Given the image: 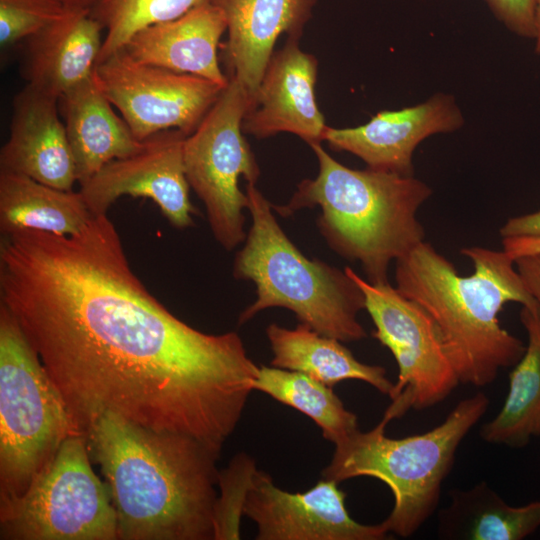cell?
I'll use <instances>...</instances> for the list:
<instances>
[{
	"label": "cell",
	"instance_id": "obj_28",
	"mask_svg": "<svg viewBox=\"0 0 540 540\" xmlns=\"http://www.w3.org/2000/svg\"><path fill=\"white\" fill-rule=\"evenodd\" d=\"M68 11L58 0H0L1 47L28 39Z\"/></svg>",
	"mask_w": 540,
	"mask_h": 540
},
{
	"label": "cell",
	"instance_id": "obj_26",
	"mask_svg": "<svg viewBox=\"0 0 540 540\" xmlns=\"http://www.w3.org/2000/svg\"><path fill=\"white\" fill-rule=\"evenodd\" d=\"M202 1L98 0L90 11L106 30L98 62L123 49L137 31L152 24L175 19Z\"/></svg>",
	"mask_w": 540,
	"mask_h": 540
},
{
	"label": "cell",
	"instance_id": "obj_22",
	"mask_svg": "<svg viewBox=\"0 0 540 540\" xmlns=\"http://www.w3.org/2000/svg\"><path fill=\"white\" fill-rule=\"evenodd\" d=\"M449 496V505L438 512L440 539L522 540L540 527V501L509 505L486 481L452 489Z\"/></svg>",
	"mask_w": 540,
	"mask_h": 540
},
{
	"label": "cell",
	"instance_id": "obj_1",
	"mask_svg": "<svg viewBox=\"0 0 540 540\" xmlns=\"http://www.w3.org/2000/svg\"><path fill=\"white\" fill-rule=\"evenodd\" d=\"M0 294L81 434L111 413L222 447L254 391L259 367L239 335L170 313L131 270L107 214L70 236L12 234Z\"/></svg>",
	"mask_w": 540,
	"mask_h": 540
},
{
	"label": "cell",
	"instance_id": "obj_5",
	"mask_svg": "<svg viewBox=\"0 0 540 540\" xmlns=\"http://www.w3.org/2000/svg\"><path fill=\"white\" fill-rule=\"evenodd\" d=\"M246 194L252 223L236 254L233 273L256 285L257 298L241 312L238 323H246L267 308L283 307L322 335L342 342L365 338L367 333L358 320L365 309L359 286L345 270L309 259L299 251L255 184H247Z\"/></svg>",
	"mask_w": 540,
	"mask_h": 540
},
{
	"label": "cell",
	"instance_id": "obj_34",
	"mask_svg": "<svg viewBox=\"0 0 540 540\" xmlns=\"http://www.w3.org/2000/svg\"><path fill=\"white\" fill-rule=\"evenodd\" d=\"M535 12H534V51L540 54V0H534Z\"/></svg>",
	"mask_w": 540,
	"mask_h": 540
},
{
	"label": "cell",
	"instance_id": "obj_20",
	"mask_svg": "<svg viewBox=\"0 0 540 540\" xmlns=\"http://www.w3.org/2000/svg\"><path fill=\"white\" fill-rule=\"evenodd\" d=\"M59 99L79 184L108 162L142 148L143 141L116 115L94 73Z\"/></svg>",
	"mask_w": 540,
	"mask_h": 540
},
{
	"label": "cell",
	"instance_id": "obj_21",
	"mask_svg": "<svg viewBox=\"0 0 540 540\" xmlns=\"http://www.w3.org/2000/svg\"><path fill=\"white\" fill-rule=\"evenodd\" d=\"M266 334L273 352L271 366L303 373L332 388L348 379L366 382L386 395L393 388L384 367L360 362L342 341L303 323L294 329L270 324Z\"/></svg>",
	"mask_w": 540,
	"mask_h": 540
},
{
	"label": "cell",
	"instance_id": "obj_18",
	"mask_svg": "<svg viewBox=\"0 0 540 540\" xmlns=\"http://www.w3.org/2000/svg\"><path fill=\"white\" fill-rule=\"evenodd\" d=\"M227 30L222 10L203 0L185 14L137 31L124 50L135 60L208 79L226 87L217 48Z\"/></svg>",
	"mask_w": 540,
	"mask_h": 540
},
{
	"label": "cell",
	"instance_id": "obj_30",
	"mask_svg": "<svg viewBox=\"0 0 540 540\" xmlns=\"http://www.w3.org/2000/svg\"><path fill=\"white\" fill-rule=\"evenodd\" d=\"M502 238L507 237H540V209L509 218L500 228Z\"/></svg>",
	"mask_w": 540,
	"mask_h": 540
},
{
	"label": "cell",
	"instance_id": "obj_29",
	"mask_svg": "<svg viewBox=\"0 0 540 540\" xmlns=\"http://www.w3.org/2000/svg\"><path fill=\"white\" fill-rule=\"evenodd\" d=\"M495 18L510 32L534 37V0H484Z\"/></svg>",
	"mask_w": 540,
	"mask_h": 540
},
{
	"label": "cell",
	"instance_id": "obj_10",
	"mask_svg": "<svg viewBox=\"0 0 540 540\" xmlns=\"http://www.w3.org/2000/svg\"><path fill=\"white\" fill-rule=\"evenodd\" d=\"M345 272L364 294L365 309L375 326L373 337L397 363V382L383 417L391 421L410 409L424 410L444 401L460 380L431 315L389 282L372 284L350 267Z\"/></svg>",
	"mask_w": 540,
	"mask_h": 540
},
{
	"label": "cell",
	"instance_id": "obj_4",
	"mask_svg": "<svg viewBox=\"0 0 540 540\" xmlns=\"http://www.w3.org/2000/svg\"><path fill=\"white\" fill-rule=\"evenodd\" d=\"M319 170L298 184L286 205L273 206L281 216L319 206L317 226L340 256L358 261L372 284L387 283L392 261L425 241L417 212L432 189L412 176L366 168H348L321 143L311 144Z\"/></svg>",
	"mask_w": 540,
	"mask_h": 540
},
{
	"label": "cell",
	"instance_id": "obj_6",
	"mask_svg": "<svg viewBox=\"0 0 540 540\" xmlns=\"http://www.w3.org/2000/svg\"><path fill=\"white\" fill-rule=\"evenodd\" d=\"M489 398L482 392L462 399L431 430L390 438L386 418L371 430H357L335 445L322 477L338 483L360 476L376 478L391 490L394 505L381 522L388 533L413 535L436 511L442 484L450 473L463 439L483 417Z\"/></svg>",
	"mask_w": 540,
	"mask_h": 540
},
{
	"label": "cell",
	"instance_id": "obj_8",
	"mask_svg": "<svg viewBox=\"0 0 540 540\" xmlns=\"http://www.w3.org/2000/svg\"><path fill=\"white\" fill-rule=\"evenodd\" d=\"M83 435L68 437L23 494L0 499L1 540H118L108 487Z\"/></svg>",
	"mask_w": 540,
	"mask_h": 540
},
{
	"label": "cell",
	"instance_id": "obj_9",
	"mask_svg": "<svg viewBox=\"0 0 540 540\" xmlns=\"http://www.w3.org/2000/svg\"><path fill=\"white\" fill-rule=\"evenodd\" d=\"M250 106L244 86L229 78L216 102L184 141L187 181L205 205L214 238L226 250L244 242L247 235L243 210L247 209L248 198L239 188V178L255 184L260 176L242 130Z\"/></svg>",
	"mask_w": 540,
	"mask_h": 540
},
{
	"label": "cell",
	"instance_id": "obj_17",
	"mask_svg": "<svg viewBox=\"0 0 540 540\" xmlns=\"http://www.w3.org/2000/svg\"><path fill=\"white\" fill-rule=\"evenodd\" d=\"M212 1L226 19L228 78L244 86L252 105L277 39L299 40L317 0Z\"/></svg>",
	"mask_w": 540,
	"mask_h": 540
},
{
	"label": "cell",
	"instance_id": "obj_14",
	"mask_svg": "<svg viewBox=\"0 0 540 540\" xmlns=\"http://www.w3.org/2000/svg\"><path fill=\"white\" fill-rule=\"evenodd\" d=\"M464 123L455 97L437 92L416 105L380 111L356 127L327 126L323 140L336 151L357 156L368 168L412 176L418 145L431 136L453 133Z\"/></svg>",
	"mask_w": 540,
	"mask_h": 540
},
{
	"label": "cell",
	"instance_id": "obj_25",
	"mask_svg": "<svg viewBox=\"0 0 540 540\" xmlns=\"http://www.w3.org/2000/svg\"><path fill=\"white\" fill-rule=\"evenodd\" d=\"M253 390L312 419L320 427L323 437L334 445L359 430L357 415L346 409L332 387L303 373L260 366Z\"/></svg>",
	"mask_w": 540,
	"mask_h": 540
},
{
	"label": "cell",
	"instance_id": "obj_27",
	"mask_svg": "<svg viewBox=\"0 0 540 540\" xmlns=\"http://www.w3.org/2000/svg\"><path fill=\"white\" fill-rule=\"evenodd\" d=\"M256 470L254 460L241 453L226 469L219 471L217 485L221 494L214 508V540L240 538V518Z\"/></svg>",
	"mask_w": 540,
	"mask_h": 540
},
{
	"label": "cell",
	"instance_id": "obj_23",
	"mask_svg": "<svg viewBox=\"0 0 540 540\" xmlns=\"http://www.w3.org/2000/svg\"><path fill=\"white\" fill-rule=\"evenodd\" d=\"M81 193L61 190L28 176L0 172V229L4 235L35 230L79 233L93 218Z\"/></svg>",
	"mask_w": 540,
	"mask_h": 540
},
{
	"label": "cell",
	"instance_id": "obj_2",
	"mask_svg": "<svg viewBox=\"0 0 540 540\" xmlns=\"http://www.w3.org/2000/svg\"><path fill=\"white\" fill-rule=\"evenodd\" d=\"M116 511L121 540H214L222 448L111 413L82 434Z\"/></svg>",
	"mask_w": 540,
	"mask_h": 540
},
{
	"label": "cell",
	"instance_id": "obj_32",
	"mask_svg": "<svg viewBox=\"0 0 540 540\" xmlns=\"http://www.w3.org/2000/svg\"><path fill=\"white\" fill-rule=\"evenodd\" d=\"M503 250L514 260L527 255L540 253V237L502 238Z\"/></svg>",
	"mask_w": 540,
	"mask_h": 540
},
{
	"label": "cell",
	"instance_id": "obj_3",
	"mask_svg": "<svg viewBox=\"0 0 540 540\" xmlns=\"http://www.w3.org/2000/svg\"><path fill=\"white\" fill-rule=\"evenodd\" d=\"M461 254L473 263V274L460 275L424 241L395 261V287L434 319L460 383L484 387L513 367L526 347L501 326L499 313L510 302H537L504 250L472 246Z\"/></svg>",
	"mask_w": 540,
	"mask_h": 540
},
{
	"label": "cell",
	"instance_id": "obj_31",
	"mask_svg": "<svg viewBox=\"0 0 540 540\" xmlns=\"http://www.w3.org/2000/svg\"><path fill=\"white\" fill-rule=\"evenodd\" d=\"M515 266L527 290L540 306V253L515 259Z\"/></svg>",
	"mask_w": 540,
	"mask_h": 540
},
{
	"label": "cell",
	"instance_id": "obj_33",
	"mask_svg": "<svg viewBox=\"0 0 540 540\" xmlns=\"http://www.w3.org/2000/svg\"><path fill=\"white\" fill-rule=\"evenodd\" d=\"M69 11H91L98 0H58Z\"/></svg>",
	"mask_w": 540,
	"mask_h": 540
},
{
	"label": "cell",
	"instance_id": "obj_7",
	"mask_svg": "<svg viewBox=\"0 0 540 540\" xmlns=\"http://www.w3.org/2000/svg\"><path fill=\"white\" fill-rule=\"evenodd\" d=\"M82 435L12 312L0 303V499L20 496Z\"/></svg>",
	"mask_w": 540,
	"mask_h": 540
},
{
	"label": "cell",
	"instance_id": "obj_19",
	"mask_svg": "<svg viewBox=\"0 0 540 540\" xmlns=\"http://www.w3.org/2000/svg\"><path fill=\"white\" fill-rule=\"evenodd\" d=\"M103 27L90 11H68L26 39L21 66L27 85L60 98L93 73Z\"/></svg>",
	"mask_w": 540,
	"mask_h": 540
},
{
	"label": "cell",
	"instance_id": "obj_11",
	"mask_svg": "<svg viewBox=\"0 0 540 540\" xmlns=\"http://www.w3.org/2000/svg\"><path fill=\"white\" fill-rule=\"evenodd\" d=\"M94 74L140 141L172 129L190 135L225 88L196 75L139 62L124 49L98 62Z\"/></svg>",
	"mask_w": 540,
	"mask_h": 540
},
{
	"label": "cell",
	"instance_id": "obj_16",
	"mask_svg": "<svg viewBox=\"0 0 540 540\" xmlns=\"http://www.w3.org/2000/svg\"><path fill=\"white\" fill-rule=\"evenodd\" d=\"M58 100L27 84L15 95L0 168L57 189L72 190L77 179L66 128L58 116Z\"/></svg>",
	"mask_w": 540,
	"mask_h": 540
},
{
	"label": "cell",
	"instance_id": "obj_12",
	"mask_svg": "<svg viewBox=\"0 0 540 540\" xmlns=\"http://www.w3.org/2000/svg\"><path fill=\"white\" fill-rule=\"evenodd\" d=\"M187 135L165 130L143 140L142 148L125 158L108 162L80 184L88 209L95 216L106 215L122 195L153 200L162 214L177 228L193 225L198 213L189 198L183 148Z\"/></svg>",
	"mask_w": 540,
	"mask_h": 540
},
{
	"label": "cell",
	"instance_id": "obj_13",
	"mask_svg": "<svg viewBox=\"0 0 540 540\" xmlns=\"http://www.w3.org/2000/svg\"><path fill=\"white\" fill-rule=\"evenodd\" d=\"M338 482L321 479L305 492L277 487L272 477L256 470L243 515L258 528L257 540H382L388 532L379 523L354 520L346 509V493Z\"/></svg>",
	"mask_w": 540,
	"mask_h": 540
},
{
	"label": "cell",
	"instance_id": "obj_24",
	"mask_svg": "<svg viewBox=\"0 0 540 540\" xmlns=\"http://www.w3.org/2000/svg\"><path fill=\"white\" fill-rule=\"evenodd\" d=\"M528 342L509 374L505 401L480 429L490 444L523 448L540 436V306H522L519 314Z\"/></svg>",
	"mask_w": 540,
	"mask_h": 540
},
{
	"label": "cell",
	"instance_id": "obj_15",
	"mask_svg": "<svg viewBox=\"0 0 540 540\" xmlns=\"http://www.w3.org/2000/svg\"><path fill=\"white\" fill-rule=\"evenodd\" d=\"M298 42L287 39L273 53L244 116V133L262 139L288 132L309 145L323 141L327 125L315 98L318 61L302 51Z\"/></svg>",
	"mask_w": 540,
	"mask_h": 540
}]
</instances>
